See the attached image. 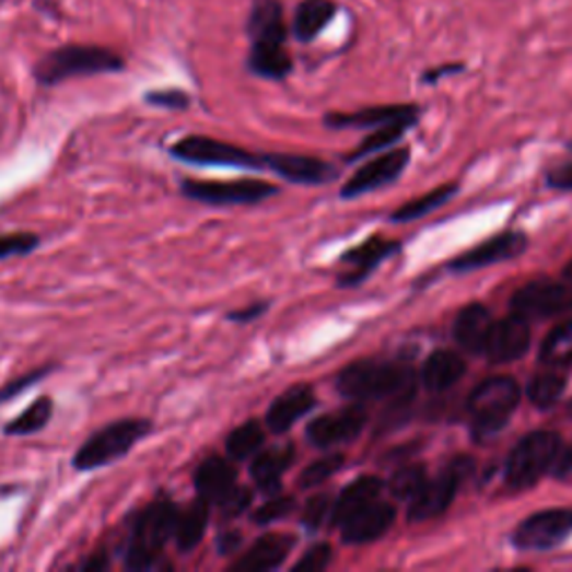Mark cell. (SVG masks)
Here are the masks:
<instances>
[{
	"instance_id": "cell-1",
	"label": "cell",
	"mask_w": 572,
	"mask_h": 572,
	"mask_svg": "<svg viewBox=\"0 0 572 572\" xmlns=\"http://www.w3.org/2000/svg\"><path fill=\"white\" fill-rule=\"evenodd\" d=\"M177 514L179 505L168 494H160L130 518L124 544L126 570L143 572L160 565L164 548L175 537Z\"/></svg>"
},
{
	"instance_id": "cell-2",
	"label": "cell",
	"mask_w": 572,
	"mask_h": 572,
	"mask_svg": "<svg viewBox=\"0 0 572 572\" xmlns=\"http://www.w3.org/2000/svg\"><path fill=\"white\" fill-rule=\"evenodd\" d=\"M126 70V59L119 51L103 45H63L51 49L36 63L34 79L38 85L51 87L70 79L117 74Z\"/></svg>"
},
{
	"instance_id": "cell-3",
	"label": "cell",
	"mask_w": 572,
	"mask_h": 572,
	"mask_svg": "<svg viewBox=\"0 0 572 572\" xmlns=\"http://www.w3.org/2000/svg\"><path fill=\"white\" fill-rule=\"evenodd\" d=\"M152 421L141 416L117 419L90 434L72 456L77 472H94L126 458L139 441L150 436Z\"/></svg>"
},
{
	"instance_id": "cell-4",
	"label": "cell",
	"mask_w": 572,
	"mask_h": 572,
	"mask_svg": "<svg viewBox=\"0 0 572 572\" xmlns=\"http://www.w3.org/2000/svg\"><path fill=\"white\" fill-rule=\"evenodd\" d=\"M338 392L351 400H385L407 398L413 392V374L394 362L360 360L342 370Z\"/></svg>"
},
{
	"instance_id": "cell-5",
	"label": "cell",
	"mask_w": 572,
	"mask_h": 572,
	"mask_svg": "<svg viewBox=\"0 0 572 572\" xmlns=\"http://www.w3.org/2000/svg\"><path fill=\"white\" fill-rule=\"evenodd\" d=\"M171 157L192 166H226V168H269V154H255L235 143L206 135H188L171 145Z\"/></svg>"
},
{
	"instance_id": "cell-6",
	"label": "cell",
	"mask_w": 572,
	"mask_h": 572,
	"mask_svg": "<svg viewBox=\"0 0 572 572\" xmlns=\"http://www.w3.org/2000/svg\"><path fill=\"white\" fill-rule=\"evenodd\" d=\"M518 385L510 376H497L481 383L470 396L472 434L483 441L499 434L518 405Z\"/></svg>"
},
{
	"instance_id": "cell-7",
	"label": "cell",
	"mask_w": 572,
	"mask_h": 572,
	"mask_svg": "<svg viewBox=\"0 0 572 572\" xmlns=\"http://www.w3.org/2000/svg\"><path fill=\"white\" fill-rule=\"evenodd\" d=\"M561 439L555 432L539 430L516 443L505 463V483L514 490L535 486L552 467Z\"/></svg>"
},
{
	"instance_id": "cell-8",
	"label": "cell",
	"mask_w": 572,
	"mask_h": 572,
	"mask_svg": "<svg viewBox=\"0 0 572 572\" xmlns=\"http://www.w3.org/2000/svg\"><path fill=\"white\" fill-rule=\"evenodd\" d=\"M472 458L458 456L454 458L445 470L436 479H428L425 486L409 499V522H430V518L441 516L450 505L454 494L458 492L460 483L467 479V475L472 472Z\"/></svg>"
},
{
	"instance_id": "cell-9",
	"label": "cell",
	"mask_w": 572,
	"mask_h": 572,
	"mask_svg": "<svg viewBox=\"0 0 572 572\" xmlns=\"http://www.w3.org/2000/svg\"><path fill=\"white\" fill-rule=\"evenodd\" d=\"M179 190L186 199L208 203V206L257 203V201H265L267 197L278 192V188L273 184L259 182V179H237V182L184 179Z\"/></svg>"
},
{
	"instance_id": "cell-10",
	"label": "cell",
	"mask_w": 572,
	"mask_h": 572,
	"mask_svg": "<svg viewBox=\"0 0 572 572\" xmlns=\"http://www.w3.org/2000/svg\"><path fill=\"white\" fill-rule=\"evenodd\" d=\"M512 314L530 320L555 318L572 308V289L570 284L552 280H535L518 289L512 300Z\"/></svg>"
},
{
	"instance_id": "cell-11",
	"label": "cell",
	"mask_w": 572,
	"mask_h": 572,
	"mask_svg": "<svg viewBox=\"0 0 572 572\" xmlns=\"http://www.w3.org/2000/svg\"><path fill=\"white\" fill-rule=\"evenodd\" d=\"M572 535V510H541L516 526L512 541L522 550H550Z\"/></svg>"
},
{
	"instance_id": "cell-12",
	"label": "cell",
	"mask_w": 572,
	"mask_h": 572,
	"mask_svg": "<svg viewBox=\"0 0 572 572\" xmlns=\"http://www.w3.org/2000/svg\"><path fill=\"white\" fill-rule=\"evenodd\" d=\"M367 423V411L360 405L338 409L336 413H325L308 425L306 439L316 447H336L353 441Z\"/></svg>"
},
{
	"instance_id": "cell-13",
	"label": "cell",
	"mask_w": 572,
	"mask_h": 572,
	"mask_svg": "<svg viewBox=\"0 0 572 572\" xmlns=\"http://www.w3.org/2000/svg\"><path fill=\"white\" fill-rule=\"evenodd\" d=\"M409 162V150L407 148H398V150H389L385 154H381L378 160L370 162L362 166L345 186H342V197H358V195H365L372 192L385 184H392L407 166Z\"/></svg>"
},
{
	"instance_id": "cell-14",
	"label": "cell",
	"mask_w": 572,
	"mask_h": 572,
	"mask_svg": "<svg viewBox=\"0 0 572 572\" xmlns=\"http://www.w3.org/2000/svg\"><path fill=\"white\" fill-rule=\"evenodd\" d=\"M526 244H528V240L522 233H514V231L501 233L494 240H488L481 246H475L467 253H463L460 257H456L452 262V269L454 271H477V269H483L490 265L505 262V259L522 255Z\"/></svg>"
},
{
	"instance_id": "cell-15",
	"label": "cell",
	"mask_w": 572,
	"mask_h": 572,
	"mask_svg": "<svg viewBox=\"0 0 572 572\" xmlns=\"http://www.w3.org/2000/svg\"><path fill=\"white\" fill-rule=\"evenodd\" d=\"M530 347V325L522 316H507L492 325L486 353L492 362H512L522 358Z\"/></svg>"
},
{
	"instance_id": "cell-16",
	"label": "cell",
	"mask_w": 572,
	"mask_h": 572,
	"mask_svg": "<svg viewBox=\"0 0 572 572\" xmlns=\"http://www.w3.org/2000/svg\"><path fill=\"white\" fill-rule=\"evenodd\" d=\"M394 518H396L394 505L376 499V501L367 503L365 507H360L358 512H353L345 524H340L342 539L347 544L376 541L394 526Z\"/></svg>"
},
{
	"instance_id": "cell-17",
	"label": "cell",
	"mask_w": 572,
	"mask_h": 572,
	"mask_svg": "<svg viewBox=\"0 0 572 572\" xmlns=\"http://www.w3.org/2000/svg\"><path fill=\"white\" fill-rule=\"evenodd\" d=\"M246 34L250 45H287L289 27L282 0H253L246 19Z\"/></svg>"
},
{
	"instance_id": "cell-18",
	"label": "cell",
	"mask_w": 572,
	"mask_h": 572,
	"mask_svg": "<svg viewBox=\"0 0 572 572\" xmlns=\"http://www.w3.org/2000/svg\"><path fill=\"white\" fill-rule=\"evenodd\" d=\"M192 481L197 497L206 499L211 505H220L224 497L235 488L237 470L224 456H208L197 465Z\"/></svg>"
},
{
	"instance_id": "cell-19",
	"label": "cell",
	"mask_w": 572,
	"mask_h": 572,
	"mask_svg": "<svg viewBox=\"0 0 572 572\" xmlns=\"http://www.w3.org/2000/svg\"><path fill=\"white\" fill-rule=\"evenodd\" d=\"M295 541L291 535H282V533H273V535H265L259 537L248 550L246 555L235 561L231 565V570L235 572H267V570H276L280 568L289 552L293 550Z\"/></svg>"
},
{
	"instance_id": "cell-20",
	"label": "cell",
	"mask_w": 572,
	"mask_h": 572,
	"mask_svg": "<svg viewBox=\"0 0 572 572\" xmlns=\"http://www.w3.org/2000/svg\"><path fill=\"white\" fill-rule=\"evenodd\" d=\"M316 405V394L308 385L289 387L282 396H278L267 413V425L271 432L282 434L291 425H295L302 416Z\"/></svg>"
},
{
	"instance_id": "cell-21",
	"label": "cell",
	"mask_w": 572,
	"mask_h": 572,
	"mask_svg": "<svg viewBox=\"0 0 572 572\" xmlns=\"http://www.w3.org/2000/svg\"><path fill=\"white\" fill-rule=\"evenodd\" d=\"M338 5L334 0H302L297 3L291 21V32L297 43L316 40L334 21Z\"/></svg>"
},
{
	"instance_id": "cell-22",
	"label": "cell",
	"mask_w": 572,
	"mask_h": 572,
	"mask_svg": "<svg viewBox=\"0 0 572 572\" xmlns=\"http://www.w3.org/2000/svg\"><path fill=\"white\" fill-rule=\"evenodd\" d=\"M208 518H211V503L201 497L192 499L186 507H179L173 541L182 555L192 552L201 544L208 528Z\"/></svg>"
},
{
	"instance_id": "cell-23",
	"label": "cell",
	"mask_w": 572,
	"mask_h": 572,
	"mask_svg": "<svg viewBox=\"0 0 572 572\" xmlns=\"http://www.w3.org/2000/svg\"><path fill=\"white\" fill-rule=\"evenodd\" d=\"M492 316L483 304H467L454 323V338L465 349L479 353L486 349L490 329H492Z\"/></svg>"
},
{
	"instance_id": "cell-24",
	"label": "cell",
	"mask_w": 572,
	"mask_h": 572,
	"mask_svg": "<svg viewBox=\"0 0 572 572\" xmlns=\"http://www.w3.org/2000/svg\"><path fill=\"white\" fill-rule=\"evenodd\" d=\"M269 171L295 184H325L334 177V168L314 157L300 154H269Z\"/></svg>"
},
{
	"instance_id": "cell-25",
	"label": "cell",
	"mask_w": 572,
	"mask_h": 572,
	"mask_svg": "<svg viewBox=\"0 0 572 572\" xmlns=\"http://www.w3.org/2000/svg\"><path fill=\"white\" fill-rule=\"evenodd\" d=\"M416 121L419 110L413 106H376L351 115H329L327 124L331 128H378L392 121Z\"/></svg>"
},
{
	"instance_id": "cell-26",
	"label": "cell",
	"mask_w": 572,
	"mask_h": 572,
	"mask_svg": "<svg viewBox=\"0 0 572 572\" xmlns=\"http://www.w3.org/2000/svg\"><path fill=\"white\" fill-rule=\"evenodd\" d=\"M295 452L291 445L259 450L250 463V477L262 490H276L291 467Z\"/></svg>"
},
{
	"instance_id": "cell-27",
	"label": "cell",
	"mask_w": 572,
	"mask_h": 572,
	"mask_svg": "<svg viewBox=\"0 0 572 572\" xmlns=\"http://www.w3.org/2000/svg\"><path fill=\"white\" fill-rule=\"evenodd\" d=\"M463 374H465V360L454 351L441 349L425 360L421 376H423V385L430 392L441 394L452 385H456L463 378Z\"/></svg>"
},
{
	"instance_id": "cell-28",
	"label": "cell",
	"mask_w": 572,
	"mask_h": 572,
	"mask_svg": "<svg viewBox=\"0 0 572 572\" xmlns=\"http://www.w3.org/2000/svg\"><path fill=\"white\" fill-rule=\"evenodd\" d=\"M246 66L255 77L271 79V81H282L293 70L291 55L284 45H255L253 43Z\"/></svg>"
},
{
	"instance_id": "cell-29",
	"label": "cell",
	"mask_w": 572,
	"mask_h": 572,
	"mask_svg": "<svg viewBox=\"0 0 572 572\" xmlns=\"http://www.w3.org/2000/svg\"><path fill=\"white\" fill-rule=\"evenodd\" d=\"M398 248L396 242H387V240H370L365 244H360L355 248H351L342 259L349 262L353 269H349V273L342 278V284H358L360 280H365V276L378 265L387 255H392Z\"/></svg>"
},
{
	"instance_id": "cell-30",
	"label": "cell",
	"mask_w": 572,
	"mask_h": 572,
	"mask_svg": "<svg viewBox=\"0 0 572 572\" xmlns=\"http://www.w3.org/2000/svg\"><path fill=\"white\" fill-rule=\"evenodd\" d=\"M383 492V481L376 477H360L355 479L349 488L342 490V494L338 497V501L331 507V522L336 526L345 524L347 518L358 512L360 507H365L367 503L376 501Z\"/></svg>"
},
{
	"instance_id": "cell-31",
	"label": "cell",
	"mask_w": 572,
	"mask_h": 572,
	"mask_svg": "<svg viewBox=\"0 0 572 572\" xmlns=\"http://www.w3.org/2000/svg\"><path fill=\"white\" fill-rule=\"evenodd\" d=\"M51 416H55V400L49 396H38L34 402H30L25 407L23 413L14 416V419L3 428L5 436H32L43 432Z\"/></svg>"
},
{
	"instance_id": "cell-32",
	"label": "cell",
	"mask_w": 572,
	"mask_h": 572,
	"mask_svg": "<svg viewBox=\"0 0 572 572\" xmlns=\"http://www.w3.org/2000/svg\"><path fill=\"white\" fill-rule=\"evenodd\" d=\"M265 428L257 421H246L226 436V454L233 460H244L255 456L265 445Z\"/></svg>"
},
{
	"instance_id": "cell-33",
	"label": "cell",
	"mask_w": 572,
	"mask_h": 572,
	"mask_svg": "<svg viewBox=\"0 0 572 572\" xmlns=\"http://www.w3.org/2000/svg\"><path fill=\"white\" fill-rule=\"evenodd\" d=\"M456 192V184H445V186H439L434 188L432 192L423 195V197H416L411 201H407L405 206H400L398 211L394 213V222H411V220H419V218H425L428 213H432L434 208L443 206L452 195Z\"/></svg>"
},
{
	"instance_id": "cell-34",
	"label": "cell",
	"mask_w": 572,
	"mask_h": 572,
	"mask_svg": "<svg viewBox=\"0 0 572 572\" xmlns=\"http://www.w3.org/2000/svg\"><path fill=\"white\" fill-rule=\"evenodd\" d=\"M565 385H568V378L563 374L541 372V374L533 376V381L528 383V400L541 409L552 407L563 396Z\"/></svg>"
},
{
	"instance_id": "cell-35",
	"label": "cell",
	"mask_w": 572,
	"mask_h": 572,
	"mask_svg": "<svg viewBox=\"0 0 572 572\" xmlns=\"http://www.w3.org/2000/svg\"><path fill=\"white\" fill-rule=\"evenodd\" d=\"M541 360L550 367L572 365V320L552 329L541 347Z\"/></svg>"
},
{
	"instance_id": "cell-36",
	"label": "cell",
	"mask_w": 572,
	"mask_h": 572,
	"mask_svg": "<svg viewBox=\"0 0 572 572\" xmlns=\"http://www.w3.org/2000/svg\"><path fill=\"white\" fill-rule=\"evenodd\" d=\"M428 481V472L425 467L419 463H411V465H402L396 470V475L389 481V490L396 499H411L416 492H419Z\"/></svg>"
},
{
	"instance_id": "cell-37",
	"label": "cell",
	"mask_w": 572,
	"mask_h": 572,
	"mask_svg": "<svg viewBox=\"0 0 572 572\" xmlns=\"http://www.w3.org/2000/svg\"><path fill=\"white\" fill-rule=\"evenodd\" d=\"M57 370V362H45V365L36 367V370H30L16 378H12L10 383H5L3 387H0V405H5L10 400H14L16 396L25 394L27 389L36 387L38 383H43L51 372Z\"/></svg>"
},
{
	"instance_id": "cell-38",
	"label": "cell",
	"mask_w": 572,
	"mask_h": 572,
	"mask_svg": "<svg viewBox=\"0 0 572 572\" xmlns=\"http://www.w3.org/2000/svg\"><path fill=\"white\" fill-rule=\"evenodd\" d=\"M416 121H392V124H385V126H378L365 141L360 143V148L353 152V157H365V154L370 152H376V150H383L387 148L389 143H394L396 139L402 137V132L413 126Z\"/></svg>"
},
{
	"instance_id": "cell-39",
	"label": "cell",
	"mask_w": 572,
	"mask_h": 572,
	"mask_svg": "<svg viewBox=\"0 0 572 572\" xmlns=\"http://www.w3.org/2000/svg\"><path fill=\"white\" fill-rule=\"evenodd\" d=\"M342 463H345L342 454H331V456H325L316 463H311L308 467H304L302 475H300V488H314V486L325 483L327 479H331L340 470Z\"/></svg>"
},
{
	"instance_id": "cell-40",
	"label": "cell",
	"mask_w": 572,
	"mask_h": 572,
	"mask_svg": "<svg viewBox=\"0 0 572 572\" xmlns=\"http://www.w3.org/2000/svg\"><path fill=\"white\" fill-rule=\"evenodd\" d=\"M38 246H40V237L30 231L0 235V259L25 257V255L34 253Z\"/></svg>"
},
{
	"instance_id": "cell-41",
	"label": "cell",
	"mask_w": 572,
	"mask_h": 572,
	"mask_svg": "<svg viewBox=\"0 0 572 572\" xmlns=\"http://www.w3.org/2000/svg\"><path fill=\"white\" fill-rule=\"evenodd\" d=\"M148 106L166 108V110H186L190 106V96L184 90L168 87V90H150L145 96Z\"/></svg>"
},
{
	"instance_id": "cell-42",
	"label": "cell",
	"mask_w": 572,
	"mask_h": 572,
	"mask_svg": "<svg viewBox=\"0 0 572 572\" xmlns=\"http://www.w3.org/2000/svg\"><path fill=\"white\" fill-rule=\"evenodd\" d=\"M293 499L291 497H276L271 501H267L265 505H259L255 512H253V522L257 526H267V524H273L278 522V518L287 516L291 510H293Z\"/></svg>"
},
{
	"instance_id": "cell-43",
	"label": "cell",
	"mask_w": 572,
	"mask_h": 572,
	"mask_svg": "<svg viewBox=\"0 0 572 572\" xmlns=\"http://www.w3.org/2000/svg\"><path fill=\"white\" fill-rule=\"evenodd\" d=\"M329 561H331V548L327 544H318L302 555V559L293 565V572H318L325 570Z\"/></svg>"
},
{
	"instance_id": "cell-44",
	"label": "cell",
	"mask_w": 572,
	"mask_h": 572,
	"mask_svg": "<svg viewBox=\"0 0 572 572\" xmlns=\"http://www.w3.org/2000/svg\"><path fill=\"white\" fill-rule=\"evenodd\" d=\"M331 514V503H329V497L320 494V497H314L306 507H304V514H302V524L308 528V530H316L323 526L325 518Z\"/></svg>"
},
{
	"instance_id": "cell-45",
	"label": "cell",
	"mask_w": 572,
	"mask_h": 572,
	"mask_svg": "<svg viewBox=\"0 0 572 572\" xmlns=\"http://www.w3.org/2000/svg\"><path fill=\"white\" fill-rule=\"evenodd\" d=\"M250 501H253L250 490L235 486V488L224 497V501L220 503V510H222V514H224L226 518H233V516H240L242 512H246L248 505H250Z\"/></svg>"
},
{
	"instance_id": "cell-46",
	"label": "cell",
	"mask_w": 572,
	"mask_h": 572,
	"mask_svg": "<svg viewBox=\"0 0 572 572\" xmlns=\"http://www.w3.org/2000/svg\"><path fill=\"white\" fill-rule=\"evenodd\" d=\"M110 565H113V555L106 548H101V550L87 555L81 563H77V570H81V572H106Z\"/></svg>"
},
{
	"instance_id": "cell-47",
	"label": "cell",
	"mask_w": 572,
	"mask_h": 572,
	"mask_svg": "<svg viewBox=\"0 0 572 572\" xmlns=\"http://www.w3.org/2000/svg\"><path fill=\"white\" fill-rule=\"evenodd\" d=\"M550 470H552V475H555L557 479H568V477H572V443H568L565 447H559L557 458H555Z\"/></svg>"
},
{
	"instance_id": "cell-48",
	"label": "cell",
	"mask_w": 572,
	"mask_h": 572,
	"mask_svg": "<svg viewBox=\"0 0 572 572\" xmlns=\"http://www.w3.org/2000/svg\"><path fill=\"white\" fill-rule=\"evenodd\" d=\"M548 184L557 190H572V164L559 166L552 173H548Z\"/></svg>"
},
{
	"instance_id": "cell-49",
	"label": "cell",
	"mask_w": 572,
	"mask_h": 572,
	"mask_svg": "<svg viewBox=\"0 0 572 572\" xmlns=\"http://www.w3.org/2000/svg\"><path fill=\"white\" fill-rule=\"evenodd\" d=\"M265 308H267V304H262V302L250 304V306H244L240 311H233V314H229V320H233V323H250L253 318L262 316Z\"/></svg>"
},
{
	"instance_id": "cell-50",
	"label": "cell",
	"mask_w": 572,
	"mask_h": 572,
	"mask_svg": "<svg viewBox=\"0 0 572 572\" xmlns=\"http://www.w3.org/2000/svg\"><path fill=\"white\" fill-rule=\"evenodd\" d=\"M240 541H242L240 533H222L218 537V550L222 555H231V552H235L240 548Z\"/></svg>"
},
{
	"instance_id": "cell-51",
	"label": "cell",
	"mask_w": 572,
	"mask_h": 572,
	"mask_svg": "<svg viewBox=\"0 0 572 572\" xmlns=\"http://www.w3.org/2000/svg\"><path fill=\"white\" fill-rule=\"evenodd\" d=\"M458 70H460V66H443V68L430 70V72L423 77V81H425V83H432V81H436V79H441V77H445V74H454V72H458Z\"/></svg>"
},
{
	"instance_id": "cell-52",
	"label": "cell",
	"mask_w": 572,
	"mask_h": 572,
	"mask_svg": "<svg viewBox=\"0 0 572 572\" xmlns=\"http://www.w3.org/2000/svg\"><path fill=\"white\" fill-rule=\"evenodd\" d=\"M563 278H565V284H570V287H572V262L565 267V271H563Z\"/></svg>"
},
{
	"instance_id": "cell-53",
	"label": "cell",
	"mask_w": 572,
	"mask_h": 572,
	"mask_svg": "<svg viewBox=\"0 0 572 572\" xmlns=\"http://www.w3.org/2000/svg\"><path fill=\"white\" fill-rule=\"evenodd\" d=\"M568 413L572 416V400H570V405H568Z\"/></svg>"
}]
</instances>
